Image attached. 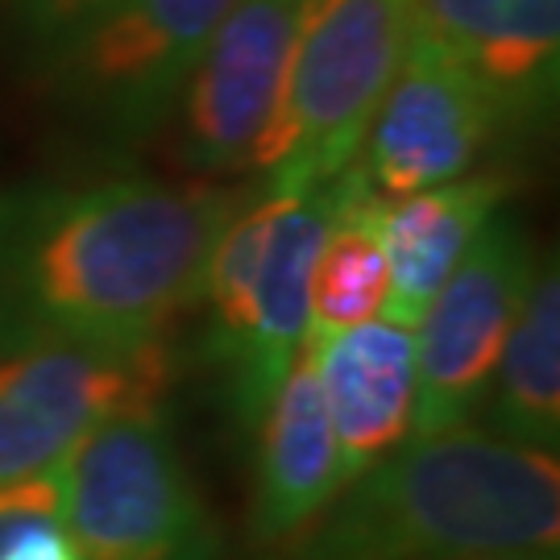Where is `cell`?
<instances>
[{
	"label": "cell",
	"instance_id": "6da1fadb",
	"mask_svg": "<svg viewBox=\"0 0 560 560\" xmlns=\"http://www.w3.org/2000/svg\"><path fill=\"white\" fill-rule=\"evenodd\" d=\"M245 191L150 175L0 191V353L154 345L203 291Z\"/></svg>",
	"mask_w": 560,
	"mask_h": 560
},
{
	"label": "cell",
	"instance_id": "7a4b0ae2",
	"mask_svg": "<svg viewBox=\"0 0 560 560\" xmlns=\"http://www.w3.org/2000/svg\"><path fill=\"white\" fill-rule=\"evenodd\" d=\"M560 552L557 453L486 428L411 432L349 478L275 560H469Z\"/></svg>",
	"mask_w": 560,
	"mask_h": 560
},
{
	"label": "cell",
	"instance_id": "3957f363",
	"mask_svg": "<svg viewBox=\"0 0 560 560\" xmlns=\"http://www.w3.org/2000/svg\"><path fill=\"white\" fill-rule=\"evenodd\" d=\"M337 187L249 191L208 258V361L224 378L233 423L249 436L282 370L312 332L307 282L332 221Z\"/></svg>",
	"mask_w": 560,
	"mask_h": 560
},
{
	"label": "cell",
	"instance_id": "277c9868",
	"mask_svg": "<svg viewBox=\"0 0 560 560\" xmlns=\"http://www.w3.org/2000/svg\"><path fill=\"white\" fill-rule=\"evenodd\" d=\"M416 21V0H312L291 50L279 113L258 150V187L316 191L365 141Z\"/></svg>",
	"mask_w": 560,
	"mask_h": 560
},
{
	"label": "cell",
	"instance_id": "5b68a950",
	"mask_svg": "<svg viewBox=\"0 0 560 560\" xmlns=\"http://www.w3.org/2000/svg\"><path fill=\"white\" fill-rule=\"evenodd\" d=\"M62 523L80 560H221L224 532L166 407L101 423L62 460Z\"/></svg>",
	"mask_w": 560,
	"mask_h": 560
},
{
	"label": "cell",
	"instance_id": "8992f818",
	"mask_svg": "<svg viewBox=\"0 0 560 560\" xmlns=\"http://www.w3.org/2000/svg\"><path fill=\"white\" fill-rule=\"evenodd\" d=\"M233 0H113L46 62L75 117L113 141L150 138L175 117L212 30Z\"/></svg>",
	"mask_w": 560,
	"mask_h": 560
},
{
	"label": "cell",
	"instance_id": "52a82bcc",
	"mask_svg": "<svg viewBox=\"0 0 560 560\" xmlns=\"http://www.w3.org/2000/svg\"><path fill=\"white\" fill-rule=\"evenodd\" d=\"M166 340L0 353V486L59 469L101 423L166 407Z\"/></svg>",
	"mask_w": 560,
	"mask_h": 560
},
{
	"label": "cell",
	"instance_id": "ba28073f",
	"mask_svg": "<svg viewBox=\"0 0 560 560\" xmlns=\"http://www.w3.org/2000/svg\"><path fill=\"white\" fill-rule=\"evenodd\" d=\"M540 254L511 212H494L416 324V428L444 432L478 416Z\"/></svg>",
	"mask_w": 560,
	"mask_h": 560
},
{
	"label": "cell",
	"instance_id": "9c48e42d",
	"mask_svg": "<svg viewBox=\"0 0 560 560\" xmlns=\"http://www.w3.org/2000/svg\"><path fill=\"white\" fill-rule=\"evenodd\" d=\"M312 0H233L179 96V159L200 175L254 171Z\"/></svg>",
	"mask_w": 560,
	"mask_h": 560
},
{
	"label": "cell",
	"instance_id": "30bf717a",
	"mask_svg": "<svg viewBox=\"0 0 560 560\" xmlns=\"http://www.w3.org/2000/svg\"><path fill=\"white\" fill-rule=\"evenodd\" d=\"M499 138L506 125L494 101L441 46L411 30L353 166L378 196L395 200L469 175Z\"/></svg>",
	"mask_w": 560,
	"mask_h": 560
},
{
	"label": "cell",
	"instance_id": "8fae6325",
	"mask_svg": "<svg viewBox=\"0 0 560 560\" xmlns=\"http://www.w3.org/2000/svg\"><path fill=\"white\" fill-rule=\"evenodd\" d=\"M411 30L469 71L506 133L548 120L560 83V0H416Z\"/></svg>",
	"mask_w": 560,
	"mask_h": 560
},
{
	"label": "cell",
	"instance_id": "7c38bea8",
	"mask_svg": "<svg viewBox=\"0 0 560 560\" xmlns=\"http://www.w3.org/2000/svg\"><path fill=\"white\" fill-rule=\"evenodd\" d=\"M249 441H254L249 536L261 548H275L291 532H300L345 486L337 436L320 390L316 332L303 337L291 365L282 370Z\"/></svg>",
	"mask_w": 560,
	"mask_h": 560
},
{
	"label": "cell",
	"instance_id": "4fadbf2b",
	"mask_svg": "<svg viewBox=\"0 0 560 560\" xmlns=\"http://www.w3.org/2000/svg\"><path fill=\"white\" fill-rule=\"evenodd\" d=\"M316 365L349 481L399 448L416 428V328L374 316L353 328L316 332Z\"/></svg>",
	"mask_w": 560,
	"mask_h": 560
},
{
	"label": "cell",
	"instance_id": "5bb4252c",
	"mask_svg": "<svg viewBox=\"0 0 560 560\" xmlns=\"http://www.w3.org/2000/svg\"><path fill=\"white\" fill-rule=\"evenodd\" d=\"M502 200H506V183L499 175H474V171L453 183L386 200L382 245H386L390 287L382 316L416 328L428 303L436 300V291L481 233V224L502 208Z\"/></svg>",
	"mask_w": 560,
	"mask_h": 560
},
{
	"label": "cell",
	"instance_id": "9a60e30c",
	"mask_svg": "<svg viewBox=\"0 0 560 560\" xmlns=\"http://www.w3.org/2000/svg\"><path fill=\"white\" fill-rule=\"evenodd\" d=\"M481 428L502 441L557 453L560 441V279L557 261L540 258L499 365L481 399Z\"/></svg>",
	"mask_w": 560,
	"mask_h": 560
},
{
	"label": "cell",
	"instance_id": "2e32d148",
	"mask_svg": "<svg viewBox=\"0 0 560 560\" xmlns=\"http://www.w3.org/2000/svg\"><path fill=\"white\" fill-rule=\"evenodd\" d=\"M332 221L320 241V254L312 261L307 282V312L316 332H337L382 316L390 266L382 245V208L386 196H378L361 179L358 166L332 179Z\"/></svg>",
	"mask_w": 560,
	"mask_h": 560
},
{
	"label": "cell",
	"instance_id": "e0dca14e",
	"mask_svg": "<svg viewBox=\"0 0 560 560\" xmlns=\"http://www.w3.org/2000/svg\"><path fill=\"white\" fill-rule=\"evenodd\" d=\"M0 560H80L62 523V465L0 486Z\"/></svg>",
	"mask_w": 560,
	"mask_h": 560
},
{
	"label": "cell",
	"instance_id": "ac0fdd59",
	"mask_svg": "<svg viewBox=\"0 0 560 560\" xmlns=\"http://www.w3.org/2000/svg\"><path fill=\"white\" fill-rule=\"evenodd\" d=\"M113 0H18V34L46 67L101 18Z\"/></svg>",
	"mask_w": 560,
	"mask_h": 560
},
{
	"label": "cell",
	"instance_id": "d6986e66",
	"mask_svg": "<svg viewBox=\"0 0 560 560\" xmlns=\"http://www.w3.org/2000/svg\"><path fill=\"white\" fill-rule=\"evenodd\" d=\"M469 560H557V557H536V552H494V557H469Z\"/></svg>",
	"mask_w": 560,
	"mask_h": 560
}]
</instances>
